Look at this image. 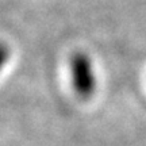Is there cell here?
<instances>
[{
	"mask_svg": "<svg viewBox=\"0 0 146 146\" xmlns=\"http://www.w3.org/2000/svg\"><path fill=\"white\" fill-rule=\"evenodd\" d=\"M10 56H11L10 47L7 46L4 42L0 41V72H1V69L4 68L5 64L8 62V60H10Z\"/></svg>",
	"mask_w": 146,
	"mask_h": 146,
	"instance_id": "cell-2",
	"label": "cell"
},
{
	"mask_svg": "<svg viewBox=\"0 0 146 146\" xmlns=\"http://www.w3.org/2000/svg\"><path fill=\"white\" fill-rule=\"evenodd\" d=\"M70 72L76 94L84 100L91 99L96 91V76L92 61L87 53H73L70 57Z\"/></svg>",
	"mask_w": 146,
	"mask_h": 146,
	"instance_id": "cell-1",
	"label": "cell"
}]
</instances>
